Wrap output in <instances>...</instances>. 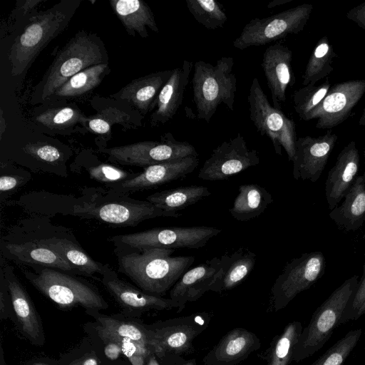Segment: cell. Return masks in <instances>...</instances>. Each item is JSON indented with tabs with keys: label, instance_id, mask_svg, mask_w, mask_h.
<instances>
[{
	"label": "cell",
	"instance_id": "cell-1",
	"mask_svg": "<svg viewBox=\"0 0 365 365\" xmlns=\"http://www.w3.org/2000/svg\"><path fill=\"white\" fill-rule=\"evenodd\" d=\"M174 251L162 248L117 249L118 271L143 292L161 297L170 291L195 259L192 256L172 257Z\"/></svg>",
	"mask_w": 365,
	"mask_h": 365
},
{
	"label": "cell",
	"instance_id": "cell-2",
	"mask_svg": "<svg viewBox=\"0 0 365 365\" xmlns=\"http://www.w3.org/2000/svg\"><path fill=\"white\" fill-rule=\"evenodd\" d=\"M80 4L78 0L61 1L33 18L9 50L13 76L22 74L41 50L67 27Z\"/></svg>",
	"mask_w": 365,
	"mask_h": 365
},
{
	"label": "cell",
	"instance_id": "cell-3",
	"mask_svg": "<svg viewBox=\"0 0 365 365\" xmlns=\"http://www.w3.org/2000/svg\"><path fill=\"white\" fill-rule=\"evenodd\" d=\"M106 50L94 34L78 32L58 53L38 85L34 103L53 96L71 77L91 66L107 63Z\"/></svg>",
	"mask_w": 365,
	"mask_h": 365
},
{
	"label": "cell",
	"instance_id": "cell-4",
	"mask_svg": "<svg viewBox=\"0 0 365 365\" xmlns=\"http://www.w3.org/2000/svg\"><path fill=\"white\" fill-rule=\"evenodd\" d=\"M233 66L232 56L220 58L215 65L203 61L194 63L192 85L199 120L210 122L221 104L234 110L237 78Z\"/></svg>",
	"mask_w": 365,
	"mask_h": 365
},
{
	"label": "cell",
	"instance_id": "cell-5",
	"mask_svg": "<svg viewBox=\"0 0 365 365\" xmlns=\"http://www.w3.org/2000/svg\"><path fill=\"white\" fill-rule=\"evenodd\" d=\"M359 276L346 279L313 313L297 342L293 361L299 362L320 350L340 325L344 312L359 284Z\"/></svg>",
	"mask_w": 365,
	"mask_h": 365
},
{
	"label": "cell",
	"instance_id": "cell-6",
	"mask_svg": "<svg viewBox=\"0 0 365 365\" xmlns=\"http://www.w3.org/2000/svg\"><path fill=\"white\" fill-rule=\"evenodd\" d=\"M23 270L26 278L44 296L62 309L82 307L90 310H102L108 304L91 284L54 268L43 267Z\"/></svg>",
	"mask_w": 365,
	"mask_h": 365
},
{
	"label": "cell",
	"instance_id": "cell-7",
	"mask_svg": "<svg viewBox=\"0 0 365 365\" xmlns=\"http://www.w3.org/2000/svg\"><path fill=\"white\" fill-rule=\"evenodd\" d=\"M221 231L207 226L156 227L113 236L108 240L118 250L200 249Z\"/></svg>",
	"mask_w": 365,
	"mask_h": 365
},
{
	"label": "cell",
	"instance_id": "cell-8",
	"mask_svg": "<svg viewBox=\"0 0 365 365\" xmlns=\"http://www.w3.org/2000/svg\"><path fill=\"white\" fill-rule=\"evenodd\" d=\"M247 101L250 118L257 130L270 139L276 154L282 155L284 148L289 161H293L297 140L294 121L271 105L257 78L252 79Z\"/></svg>",
	"mask_w": 365,
	"mask_h": 365
},
{
	"label": "cell",
	"instance_id": "cell-9",
	"mask_svg": "<svg viewBox=\"0 0 365 365\" xmlns=\"http://www.w3.org/2000/svg\"><path fill=\"white\" fill-rule=\"evenodd\" d=\"M313 5L303 4L265 18H255L247 22L233 46L243 50L264 46L304 30L310 18Z\"/></svg>",
	"mask_w": 365,
	"mask_h": 365
},
{
	"label": "cell",
	"instance_id": "cell-10",
	"mask_svg": "<svg viewBox=\"0 0 365 365\" xmlns=\"http://www.w3.org/2000/svg\"><path fill=\"white\" fill-rule=\"evenodd\" d=\"M100 151L108 155L111 162L143 168L187 157H198L192 145L177 140L170 133H164L160 141H142L103 148Z\"/></svg>",
	"mask_w": 365,
	"mask_h": 365
},
{
	"label": "cell",
	"instance_id": "cell-11",
	"mask_svg": "<svg viewBox=\"0 0 365 365\" xmlns=\"http://www.w3.org/2000/svg\"><path fill=\"white\" fill-rule=\"evenodd\" d=\"M326 259L322 252L304 253L287 262L271 289L274 311L285 308L302 292L309 289L325 273Z\"/></svg>",
	"mask_w": 365,
	"mask_h": 365
},
{
	"label": "cell",
	"instance_id": "cell-12",
	"mask_svg": "<svg viewBox=\"0 0 365 365\" xmlns=\"http://www.w3.org/2000/svg\"><path fill=\"white\" fill-rule=\"evenodd\" d=\"M73 213L120 227L136 226L144 220L158 217H178L181 215L178 212L160 210L147 200L133 199L84 202L76 205Z\"/></svg>",
	"mask_w": 365,
	"mask_h": 365
},
{
	"label": "cell",
	"instance_id": "cell-13",
	"mask_svg": "<svg viewBox=\"0 0 365 365\" xmlns=\"http://www.w3.org/2000/svg\"><path fill=\"white\" fill-rule=\"evenodd\" d=\"M260 162L258 153L250 149L244 137L237 135L224 141L207 158L198 173V178L209 181L227 179Z\"/></svg>",
	"mask_w": 365,
	"mask_h": 365
},
{
	"label": "cell",
	"instance_id": "cell-14",
	"mask_svg": "<svg viewBox=\"0 0 365 365\" xmlns=\"http://www.w3.org/2000/svg\"><path fill=\"white\" fill-rule=\"evenodd\" d=\"M365 93V79H356L331 86L323 100L304 120L317 119L316 128L331 129L349 116L352 109Z\"/></svg>",
	"mask_w": 365,
	"mask_h": 365
},
{
	"label": "cell",
	"instance_id": "cell-15",
	"mask_svg": "<svg viewBox=\"0 0 365 365\" xmlns=\"http://www.w3.org/2000/svg\"><path fill=\"white\" fill-rule=\"evenodd\" d=\"M190 315L163 322L152 329V350L163 357L167 354H189L194 339L208 326V314Z\"/></svg>",
	"mask_w": 365,
	"mask_h": 365
},
{
	"label": "cell",
	"instance_id": "cell-16",
	"mask_svg": "<svg viewBox=\"0 0 365 365\" xmlns=\"http://www.w3.org/2000/svg\"><path fill=\"white\" fill-rule=\"evenodd\" d=\"M337 139V135L331 131L318 137L297 138L292 161L294 178L317 182L327 165Z\"/></svg>",
	"mask_w": 365,
	"mask_h": 365
},
{
	"label": "cell",
	"instance_id": "cell-17",
	"mask_svg": "<svg viewBox=\"0 0 365 365\" xmlns=\"http://www.w3.org/2000/svg\"><path fill=\"white\" fill-rule=\"evenodd\" d=\"M199 165L196 156L187 157L144 168L129 180L110 187L111 193H128L157 187L163 184L185 178Z\"/></svg>",
	"mask_w": 365,
	"mask_h": 365
},
{
	"label": "cell",
	"instance_id": "cell-18",
	"mask_svg": "<svg viewBox=\"0 0 365 365\" xmlns=\"http://www.w3.org/2000/svg\"><path fill=\"white\" fill-rule=\"evenodd\" d=\"M101 282L118 304L127 313L140 314L150 310L179 309V304L170 298L148 294L118 277L108 265H104Z\"/></svg>",
	"mask_w": 365,
	"mask_h": 365
},
{
	"label": "cell",
	"instance_id": "cell-19",
	"mask_svg": "<svg viewBox=\"0 0 365 365\" xmlns=\"http://www.w3.org/2000/svg\"><path fill=\"white\" fill-rule=\"evenodd\" d=\"M229 255L213 257L188 269L170 291V298L177 302L181 312L188 302L199 299L222 275Z\"/></svg>",
	"mask_w": 365,
	"mask_h": 365
},
{
	"label": "cell",
	"instance_id": "cell-20",
	"mask_svg": "<svg viewBox=\"0 0 365 365\" xmlns=\"http://www.w3.org/2000/svg\"><path fill=\"white\" fill-rule=\"evenodd\" d=\"M292 51L282 41L268 46L262 55L261 66L270 91L272 106L282 110L289 86L295 78L292 68Z\"/></svg>",
	"mask_w": 365,
	"mask_h": 365
},
{
	"label": "cell",
	"instance_id": "cell-21",
	"mask_svg": "<svg viewBox=\"0 0 365 365\" xmlns=\"http://www.w3.org/2000/svg\"><path fill=\"white\" fill-rule=\"evenodd\" d=\"M360 157L356 142L350 141L341 150L334 165L328 172L325 197L329 209L339 205L354 182L359 170Z\"/></svg>",
	"mask_w": 365,
	"mask_h": 365
},
{
	"label": "cell",
	"instance_id": "cell-22",
	"mask_svg": "<svg viewBox=\"0 0 365 365\" xmlns=\"http://www.w3.org/2000/svg\"><path fill=\"white\" fill-rule=\"evenodd\" d=\"M4 273L13 309L21 331L33 344H43L44 335L41 319L28 293L11 267L5 266Z\"/></svg>",
	"mask_w": 365,
	"mask_h": 365
},
{
	"label": "cell",
	"instance_id": "cell-23",
	"mask_svg": "<svg viewBox=\"0 0 365 365\" xmlns=\"http://www.w3.org/2000/svg\"><path fill=\"white\" fill-rule=\"evenodd\" d=\"M192 66V62L185 60L181 66L173 70L153 106L152 110H155L150 115L152 127L165 124L176 114L182 104Z\"/></svg>",
	"mask_w": 365,
	"mask_h": 365
},
{
	"label": "cell",
	"instance_id": "cell-24",
	"mask_svg": "<svg viewBox=\"0 0 365 365\" xmlns=\"http://www.w3.org/2000/svg\"><path fill=\"white\" fill-rule=\"evenodd\" d=\"M261 342L253 332L235 328L230 331L203 358L204 365H236L259 349Z\"/></svg>",
	"mask_w": 365,
	"mask_h": 365
},
{
	"label": "cell",
	"instance_id": "cell-25",
	"mask_svg": "<svg viewBox=\"0 0 365 365\" xmlns=\"http://www.w3.org/2000/svg\"><path fill=\"white\" fill-rule=\"evenodd\" d=\"M172 72L173 70H166L134 79L111 96L125 101L141 114L146 115L152 110L160 90L170 77Z\"/></svg>",
	"mask_w": 365,
	"mask_h": 365
},
{
	"label": "cell",
	"instance_id": "cell-26",
	"mask_svg": "<svg viewBox=\"0 0 365 365\" xmlns=\"http://www.w3.org/2000/svg\"><path fill=\"white\" fill-rule=\"evenodd\" d=\"M344 198L329 215L341 230L355 232L365 221V173L356 177Z\"/></svg>",
	"mask_w": 365,
	"mask_h": 365
},
{
	"label": "cell",
	"instance_id": "cell-27",
	"mask_svg": "<svg viewBox=\"0 0 365 365\" xmlns=\"http://www.w3.org/2000/svg\"><path fill=\"white\" fill-rule=\"evenodd\" d=\"M111 7L130 35L147 38V27L158 33V27L150 6L140 0H110Z\"/></svg>",
	"mask_w": 365,
	"mask_h": 365
},
{
	"label": "cell",
	"instance_id": "cell-28",
	"mask_svg": "<svg viewBox=\"0 0 365 365\" xmlns=\"http://www.w3.org/2000/svg\"><path fill=\"white\" fill-rule=\"evenodd\" d=\"M229 212L236 220L246 222L262 214L273 202L272 195L257 184L241 185Z\"/></svg>",
	"mask_w": 365,
	"mask_h": 365
},
{
	"label": "cell",
	"instance_id": "cell-29",
	"mask_svg": "<svg viewBox=\"0 0 365 365\" xmlns=\"http://www.w3.org/2000/svg\"><path fill=\"white\" fill-rule=\"evenodd\" d=\"M37 242L56 252L73 267L75 274L88 277L96 273L103 274L105 264L94 260L74 242L57 237L42 239Z\"/></svg>",
	"mask_w": 365,
	"mask_h": 365
},
{
	"label": "cell",
	"instance_id": "cell-30",
	"mask_svg": "<svg viewBox=\"0 0 365 365\" xmlns=\"http://www.w3.org/2000/svg\"><path fill=\"white\" fill-rule=\"evenodd\" d=\"M96 318L99 324V335L105 341L128 339L152 350V329L135 322L123 321L108 316L99 314Z\"/></svg>",
	"mask_w": 365,
	"mask_h": 365
},
{
	"label": "cell",
	"instance_id": "cell-31",
	"mask_svg": "<svg viewBox=\"0 0 365 365\" xmlns=\"http://www.w3.org/2000/svg\"><path fill=\"white\" fill-rule=\"evenodd\" d=\"M210 195L207 187L190 185L155 192L146 197L145 200L164 211L178 212Z\"/></svg>",
	"mask_w": 365,
	"mask_h": 365
},
{
	"label": "cell",
	"instance_id": "cell-32",
	"mask_svg": "<svg viewBox=\"0 0 365 365\" xmlns=\"http://www.w3.org/2000/svg\"><path fill=\"white\" fill-rule=\"evenodd\" d=\"M6 249L14 259L20 262L75 273L73 267L56 252L38 242L10 244Z\"/></svg>",
	"mask_w": 365,
	"mask_h": 365
},
{
	"label": "cell",
	"instance_id": "cell-33",
	"mask_svg": "<svg viewBox=\"0 0 365 365\" xmlns=\"http://www.w3.org/2000/svg\"><path fill=\"white\" fill-rule=\"evenodd\" d=\"M256 255L245 247H240L229 256L222 275L212 286L210 291L221 293L241 284L253 269Z\"/></svg>",
	"mask_w": 365,
	"mask_h": 365
},
{
	"label": "cell",
	"instance_id": "cell-34",
	"mask_svg": "<svg viewBox=\"0 0 365 365\" xmlns=\"http://www.w3.org/2000/svg\"><path fill=\"white\" fill-rule=\"evenodd\" d=\"M337 55L327 36H323L315 45L302 76V85H315L332 71V63Z\"/></svg>",
	"mask_w": 365,
	"mask_h": 365
},
{
	"label": "cell",
	"instance_id": "cell-35",
	"mask_svg": "<svg viewBox=\"0 0 365 365\" xmlns=\"http://www.w3.org/2000/svg\"><path fill=\"white\" fill-rule=\"evenodd\" d=\"M108 68L107 63L86 68L71 77L56 90L53 95L61 98L83 95L100 84Z\"/></svg>",
	"mask_w": 365,
	"mask_h": 365
},
{
	"label": "cell",
	"instance_id": "cell-36",
	"mask_svg": "<svg viewBox=\"0 0 365 365\" xmlns=\"http://www.w3.org/2000/svg\"><path fill=\"white\" fill-rule=\"evenodd\" d=\"M303 329L300 322L289 323L272 344L267 358V365H289L293 361L294 346Z\"/></svg>",
	"mask_w": 365,
	"mask_h": 365
},
{
	"label": "cell",
	"instance_id": "cell-37",
	"mask_svg": "<svg viewBox=\"0 0 365 365\" xmlns=\"http://www.w3.org/2000/svg\"><path fill=\"white\" fill-rule=\"evenodd\" d=\"M185 3L194 19L207 29L222 28L227 20L222 5L215 0H186Z\"/></svg>",
	"mask_w": 365,
	"mask_h": 365
},
{
	"label": "cell",
	"instance_id": "cell-38",
	"mask_svg": "<svg viewBox=\"0 0 365 365\" xmlns=\"http://www.w3.org/2000/svg\"><path fill=\"white\" fill-rule=\"evenodd\" d=\"M361 329L351 330L310 365H342L358 344Z\"/></svg>",
	"mask_w": 365,
	"mask_h": 365
},
{
	"label": "cell",
	"instance_id": "cell-39",
	"mask_svg": "<svg viewBox=\"0 0 365 365\" xmlns=\"http://www.w3.org/2000/svg\"><path fill=\"white\" fill-rule=\"evenodd\" d=\"M331 84L328 78L320 85L309 84L294 91L293 106L301 120L313 110L325 97Z\"/></svg>",
	"mask_w": 365,
	"mask_h": 365
},
{
	"label": "cell",
	"instance_id": "cell-40",
	"mask_svg": "<svg viewBox=\"0 0 365 365\" xmlns=\"http://www.w3.org/2000/svg\"><path fill=\"white\" fill-rule=\"evenodd\" d=\"M86 120L78 108L71 106L48 109L36 118V122L51 130L66 129Z\"/></svg>",
	"mask_w": 365,
	"mask_h": 365
},
{
	"label": "cell",
	"instance_id": "cell-41",
	"mask_svg": "<svg viewBox=\"0 0 365 365\" xmlns=\"http://www.w3.org/2000/svg\"><path fill=\"white\" fill-rule=\"evenodd\" d=\"M130 115L117 108H105L96 115L87 118L88 127L93 133L106 135L110 133V128L115 123L126 124Z\"/></svg>",
	"mask_w": 365,
	"mask_h": 365
},
{
	"label": "cell",
	"instance_id": "cell-42",
	"mask_svg": "<svg viewBox=\"0 0 365 365\" xmlns=\"http://www.w3.org/2000/svg\"><path fill=\"white\" fill-rule=\"evenodd\" d=\"M88 170L91 179L110 187L133 178L136 175L106 163L91 167Z\"/></svg>",
	"mask_w": 365,
	"mask_h": 365
},
{
	"label": "cell",
	"instance_id": "cell-43",
	"mask_svg": "<svg viewBox=\"0 0 365 365\" xmlns=\"http://www.w3.org/2000/svg\"><path fill=\"white\" fill-rule=\"evenodd\" d=\"M110 341H117L120 345L123 354L126 356L132 365H144L148 356L153 354L150 348L130 340L117 339Z\"/></svg>",
	"mask_w": 365,
	"mask_h": 365
},
{
	"label": "cell",
	"instance_id": "cell-44",
	"mask_svg": "<svg viewBox=\"0 0 365 365\" xmlns=\"http://www.w3.org/2000/svg\"><path fill=\"white\" fill-rule=\"evenodd\" d=\"M365 302V264L363 265V274L358 287L348 304L341 319L340 325L350 321H355L357 313Z\"/></svg>",
	"mask_w": 365,
	"mask_h": 365
},
{
	"label": "cell",
	"instance_id": "cell-45",
	"mask_svg": "<svg viewBox=\"0 0 365 365\" xmlns=\"http://www.w3.org/2000/svg\"><path fill=\"white\" fill-rule=\"evenodd\" d=\"M24 150L35 159L50 163H57L62 158L58 148L48 144H28Z\"/></svg>",
	"mask_w": 365,
	"mask_h": 365
},
{
	"label": "cell",
	"instance_id": "cell-46",
	"mask_svg": "<svg viewBox=\"0 0 365 365\" xmlns=\"http://www.w3.org/2000/svg\"><path fill=\"white\" fill-rule=\"evenodd\" d=\"M346 18L356 24L365 33V1L351 9Z\"/></svg>",
	"mask_w": 365,
	"mask_h": 365
},
{
	"label": "cell",
	"instance_id": "cell-47",
	"mask_svg": "<svg viewBox=\"0 0 365 365\" xmlns=\"http://www.w3.org/2000/svg\"><path fill=\"white\" fill-rule=\"evenodd\" d=\"M105 348L104 354L110 360H115L118 359L121 354H123L120 345L115 341H107Z\"/></svg>",
	"mask_w": 365,
	"mask_h": 365
},
{
	"label": "cell",
	"instance_id": "cell-48",
	"mask_svg": "<svg viewBox=\"0 0 365 365\" xmlns=\"http://www.w3.org/2000/svg\"><path fill=\"white\" fill-rule=\"evenodd\" d=\"M19 178L2 175L0 178V190L3 192L16 187L19 182Z\"/></svg>",
	"mask_w": 365,
	"mask_h": 365
},
{
	"label": "cell",
	"instance_id": "cell-49",
	"mask_svg": "<svg viewBox=\"0 0 365 365\" xmlns=\"http://www.w3.org/2000/svg\"><path fill=\"white\" fill-rule=\"evenodd\" d=\"M69 365H98V359L93 354H88L73 361Z\"/></svg>",
	"mask_w": 365,
	"mask_h": 365
},
{
	"label": "cell",
	"instance_id": "cell-50",
	"mask_svg": "<svg viewBox=\"0 0 365 365\" xmlns=\"http://www.w3.org/2000/svg\"><path fill=\"white\" fill-rule=\"evenodd\" d=\"M42 1H43L41 0L24 1L23 3V6H21L24 11V14L34 9L35 6H36L37 4L41 3Z\"/></svg>",
	"mask_w": 365,
	"mask_h": 365
},
{
	"label": "cell",
	"instance_id": "cell-51",
	"mask_svg": "<svg viewBox=\"0 0 365 365\" xmlns=\"http://www.w3.org/2000/svg\"><path fill=\"white\" fill-rule=\"evenodd\" d=\"M290 1H292V0H277V1L274 0V1H272V2H270L268 4L267 7L268 8H272V7H274L276 6L284 4L287 3V2Z\"/></svg>",
	"mask_w": 365,
	"mask_h": 365
},
{
	"label": "cell",
	"instance_id": "cell-52",
	"mask_svg": "<svg viewBox=\"0 0 365 365\" xmlns=\"http://www.w3.org/2000/svg\"><path fill=\"white\" fill-rule=\"evenodd\" d=\"M147 365H160L156 360V358L154 354H151L148 358L147 361Z\"/></svg>",
	"mask_w": 365,
	"mask_h": 365
},
{
	"label": "cell",
	"instance_id": "cell-53",
	"mask_svg": "<svg viewBox=\"0 0 365 365\" xmlns=\"http://www.w3.org/2000/svg\"><path fill=\"white\" fill-rule=\"evenodd\" d=\"M359 125L361 126H365V106L363 109L361 115L359 118Z\"/></svg>",
	"mask_w": 365,
	"mask_h": 365
},
{
	"label": "cell",
	"instance_id": "cell-54",
	"mask_svg": "<svg viewBox=\"0 0 365 365\" xmlns=\"http://www.w3.org/2000/svg\"><path fill=\"white\" fill-rule=\"evenodd\" d=\"M364 314H365V302H364L363 305L359 310L357 315L356 317V320H357L359 317H361Z\"/></svg>",
	"mask_w": 365,
	"mask_h": 365
},
{
	"label": "cell",
	"instance_id": "cell-55",
	"mask_svg": "<svg viewBox=\"0 0 365 365\" xmlns=\"http://www.w3.org/2000/svg\"><path fill=\"white\" fill-rule=\"evenodd\" d=\"M183 365H196V361L195 359H192L188 361H187L185 364H184Z\"/></svg>",
	"mask_w": 365,
	"mask_h": 365
},
{
	"label": "cell",
	"instance_id": "cell-56",
	"mask_svg": "<svg viewBox=\"0 0 365 365\" xmlns=\"http://www.w3.org/2000/svg\"><path fill=\"white\" fill-rule=\"evenodd\" d=\"M1 135H2V133L4 132V129H3V127H4V123H3V121H4V118H3V116H2V111H1Z\"/></svg>",
	"mask_w": 365,
	"mask_h": 365
},
{
	"label": "cell",
	"instance_id": "cell-57",
	"mask_svg": "<svg viewBox=\"0 0 365 365\" xmlns=\"http://www.w3.org/2000/svg\"><path fill=\"white\" fill-rule=\"evenodd\" d=\"M33 365H47V364L41 363V362H36V363H34Z\"/></svg>",
	"mask_w": 365,
	"mask_h": 365
},
{
	"label": "cell",
	"instance_id": "cell-58",
	"mask_svg": "<svg viewBox=\"0 0 365 365\" xmlns=\"http://www.w3.org/2000/svg\"><path fill=\"white\" fill-rule=\"evenodd\" d=\"M363 153H364V161H365V150H364Z\"/></svg>",
	"mask_w": 365,
	"mask_h": 365
},
{
	"label": "cell",
	"instance_id": "cell-59",
	"mask_svg": "<svg viewBox=\"0 0 365 365\" xmlns=\"http://www.w3.org/2000/svg\"><path fill=\"white\" fill-rule=\"evenodd\" d=\"M364 354H365V344H364Z\"/></svg>",
	"mask_w": 365,
	"mask_h": 365
},
{
	"label": "cell",
	"instance_id": "cell-60",
	"mask_svg": "<svg viewBox=\"0 0 365 365\" xmlns=\"http://www.w3.org/2000/svg\"><path fill=\"white\" fill-rule=\"evenodd\" d=\"M364 255H365V253H364Z\"/></svg>",
	"mask_w": 365,
	"mask_h": 365
}]
</instances>
